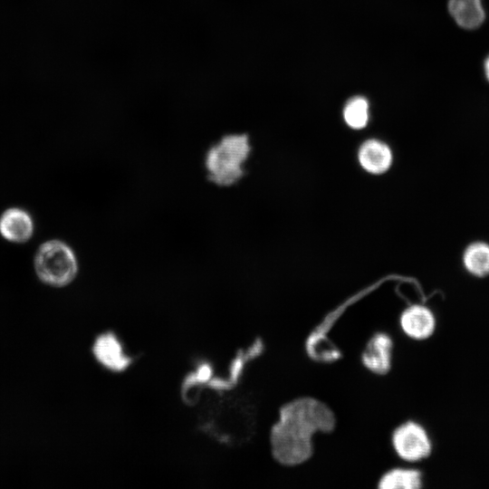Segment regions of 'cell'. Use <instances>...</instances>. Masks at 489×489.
Returning a JSON list of instances; mask_svg holds the SVG:
<instances>
[{"mask_svg": "<svg viewBox=\"0 0 489 489\" xmlns=\"http://www.w3.org/2000/svg\"><path fill=\"white\" fill-rule=\"evenodd\" d=\"M336 426L333 411L322 401L301 397L284 404L270 431L273 458L281 465L294 466L313 454V436L330 433Z\"/></svg>", "mask_w": 489, "mask_h": 489, "instance_id": "cell-1", "label": "cell"}, {"mask_svg": "<svg viewBox=\"0 0 489 489\" xmlns=\"http://www.w3.org/2000/svg\"><path fill=\"white\" fill-rule=\"evenodd\" d=\"M200 426L205 433L227 446H239L250 440L256 427V408L247 398L225 395L204 409Z\"/></svg>", "mask_w": 489, "mask_h": 489, "instance_id": "cell-2", "label": "cell"}, {"mask_svg": "<svg viewBox=\"0 0 489 489\" xmlns=\"http://www.w3.org/2000/svg\"><path fill=\"white\" fill-rule=\"evenodd\" d=\"M251 151L248 136L229 134L206 152L205 167L208 179L221 187L237 183L244 174V163Z\"/></svg>", "mask_w": 489, "mask_h": 489, "instance_id": "cell-3", "label": "cell"}, {"mask_svg": "<svg viewBox=\"0 0 489 489\" xmlns=\"http://www.w3.org/2000/svg\"><path fill=\"white\" fill-rule=\"evenodd\" d=\"M34 264L38 278L53 287L68 285L78 273V261L73 250L60 240L42 244Z\"/></svg>", "mask_w": 489, "mask_h": 489, "instance_id": "cell-4", "label": "cell"}, {"mask_svg": "<svg viewBox=\"0 0 489 489\" xmlns=\"http://www.w3.org/2000/svg\"><path fill=\"white\" fill-rule=\"evenodd\" d=\"M391 446L398 457L408 463L422 461L432 452L427 431L413 420L403 422L393 430Z\"/></svg>", "mask_w": 489, "mask_h": 489, "instance_id": "cell-5", "label": "cell"}, {"mask_svg": "<svg viewBox=\"0 0 489 489\" xmlns=\"http://www.w3.org/2000/svg\"><path fill=\"white\" fill-rule=\"evenodd\" d=\"M394 342L389 334L378 331L367 341L360 356L361 363L369 372L385 375L392 367Z\"/></svg>", "mask_w": 489, "mask_h": 489, "instance_id": "cell-6", "label": "cell"}, {"mask_svg": "<svg viewBox=\"0 0 489 489\" xmlns=\"http://www.w3.org/2000/svg\"><path fill=\"white\" fill-rule=\"evenodd\" d=\"M92 353L103 368L112 372L124 371L132 360L125 352L120 340L112 332L101 333L95 339Z\"/></svg>", "mask_w": 489, "mask_h": 489, "instance_id": "cell-7", "label": "cell"}, {"mask_svg": "<svg viewBox=\"0 0 489 489\" xmlns=\"http://www.w3.org/2000/svg\"><path fill=\"white\" fill-rule=\"evenodd\" d=\"M398 323L402 332L414 340H423L431 337L436 324L433 312L422 304L407 307L401 312Z\"/></svg>", "mask_w": 489, "mask_h": 489, "instance_id": "cell-8", "label": "cell"}, {"mask_svg": "<svg viewBox=\"0 0 489 489\" xmlns=\"http://www.w3.org/2000/svg\"><path fill=\"white\" fill-rule=\"evenodd\" d=\"M34 233V222L25 210L19 207L6 209L0 216V235L13 243H24Z\"/></svg>", "mask_w": 489, "mask_h": 489, "instance_id": "cell-9", "label": "cell"}, {"mask_svg": "<svg viewBox=\"0 0 489 489\" xmlns=\"http://www.w3.org/2000/svg\"><path fill=\"white\" fill-rule=\"evenodd\" d=\"M358 157L361 167L372 174L384 173L392 162L389 147L378 139L366 140L360 146Z\"/></svg>", "mask_w": 489, "mask_h": 489, "instance_id": "cell-10", "label": "cell"}, {"mask_svg": "<svg viewBox=\"0 0 489 489\" xmlns=\"http://www.w3.org/2000/svg\"><path fill=\"white\" fill-rule=\"evenodd\" d=\"M448 10L455 23L467 30L478 28L485 18L482 0H449Z\"/></svg>", "mask_w": 489, "mask_h": 489, "instance_id": "cell-11", "label": "cell"}, {"mask_svg": "<svg viewBox=\"0 0 489 489\" xmlns=\"http://www.w3.org/2000/svg\"><path fill=\"white\" fill-rule=\"evenodd\" d=\"M422 484L423 478L419 470L396 467L382 475L378 486L382 489H417Z\"/></svg>", "mask_w": 489, "mask_h": 489, "instance_id": "cell-12", "label": "cell"}, {"mask_svg": "<svg viewBox=\"0 0 489 489\" xmlns=\"http://www.w3.org/2000/svg\"><path fill=\"white\" fill-rule=\"evenodd\" d=\"M465 270L476 277L489 274V244L476 241L469 244L463 253Z\"/></svg>", "mask_w": 489, "mask_h": 489, "instance_id": "cell-13", "label": "cell"}, {"mask_svg": "<svg viewBox=\"0 0 489 489\" xmlns=\"http://www.w3.org/2000/svg\"><path fill=\"white\" fill-rule=\"evenodd\" d=\"M369 102L361 96L350 99L343 110L345 122L355 129L364 128L369 121Z\"/></svg>", "mask_w": 489, "mask_h": 489, "instance_id": "cell-14", "label": "cell"}, {"mask_svg": "<svg viewBox=\"0 0 489 489\" xmlns=\"http://www.w3.org/2000/svg\"><path fill=\"white\" fill-rule=\"evenodd\" d=\"M308 350L313 358L325 361L333 360L340 356L335 347L326 338L319 335L309 339Z\"/></svg>", "mask_w": 489, "mask_h": 489, "instance_id": "cell-15", "label": "cell"}, {"mask_svg": "<svg viewBox=\"0 0 489 489\" xmlns=\"http://www.w3.org/2000/svg\"><path fill=\"white\" fill-rule=\"evenodd\" d=\"M484 72H485V76L487 80L489 81V56L487 57L484 62Z\"/></svg>", "mask_w": 489, "mask_h": 489, "instance_id": "cell-16", "label": "cell"}]
</instances>
